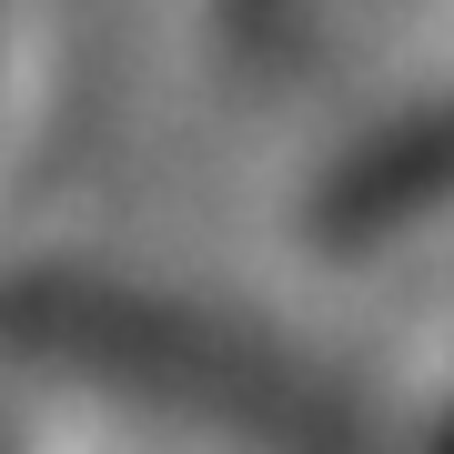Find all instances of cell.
<instances>
[{"label":"cell","instance_id":"6da1fadb","mask_svg":"<svg viewBox=\"0 0 454 454\" xmlns=\"http://www.w3.org/2000/svg\"><path fill=\"white\" fill-rule=\"evenodd\" d=\"M11 333H31V354L51 364H82L101 384H131V394H182V404L243 424V434L283 444V454H324L333 444V414L313 404L293 373L232 354L223 333L182 324L162 303H131V293H91V283H31L11 293Z\"/></svg>","mask_w":454,"mask_h":454}]
</instances>
